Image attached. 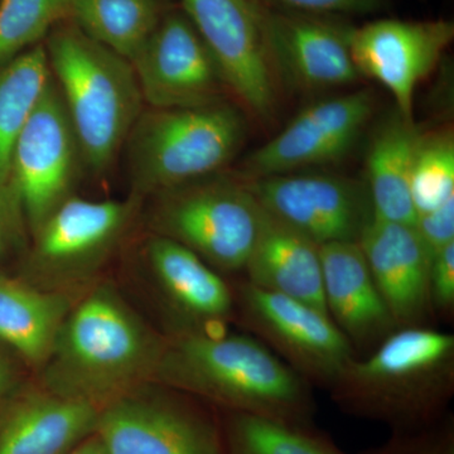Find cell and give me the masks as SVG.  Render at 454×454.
Masks as SVG:
<instances>
[{
  "mask_svg": "<svg viewBox=\"0 0 454 454\" xmlns=\"http://www.w3.org/2000/svg\"><path fill=\"white\" fill-rule=\"evenodd\" d=\"M167 337L155 333L110 283L76 298L42 365L40 385L98 409L148 384Z\"/></svg>",
  "mask_w": 454,
  "mask_h": 454,
  "instance_id": "6da1fadb",
  "label": "cell"
},
{
  "mask_svg": "<svg viewBox=\"0 0 454 454\" xmlns=\"http://www.w3.org/2000/svg\"><path fill=\"white\" fill-rule=\"evenodd\" d=\"M153 382L227 413L313 427L316 404L309 382L253 336H168Z\"/></svg>",
  "mask_w": 454,
  "mask_h": 454,
  "instance_id": "7a4b0ae2",
  "label": "cell"
},
{
  "mask_svg": "<svg viewBox=\"0 0 454 454\" xmlns=\"http://www.w3.org/2000/svg\"><path fill=\"white\" fill-rule=\"evenodd\" d=\"M343 413L409 432L438 422L454 394V336L417 327L389 334L365 360L354 358L333 387Z\"/></svg>",
  "mask_w": 454,
  "mask_h": 454,
  "instance_id": "3957f363",
  "label": "cell"
},
{
  "mask_svg": "<svg viewBox=\"0 0 454 454\" xmlns=\"http://www.w3.org/2000/svg\"><path fill=\"white\" fill-rule=\"evenodd\" d=\"M46 38L51 74L82 162L94 172H106L145 109L133 65L67 20Z\"/></svg>",
  "mask_w": 454,
  "mask_h": 454,
  "instance_id": "277c9868",
  "label": "cell"
},
{
  "mask_svg": "<svg viewBox=\"0 0 454 454\" xmlns=\"http://www.w3.org/2000/svg\"><path fill=\"white\" fill-rule=\"evenodd\" d=\"M243 114L225 101L143 109L125 140L131 195L140 199L217 175L245 138Z\"/></svg>",
  "mask_w": 454,
  "mask_h": 454,
  "instance_id": "5b68a950",
  "label": "cell"
},
{
  "mask_svg": "<svg viewBox=\"0 0 454 454\" xmlns=\"http://www.w3.org/2000/svg\"><path fill=\"white\" fill-rule=\"evenodd\" d=\"M143 202L131 193L121 201L68 197L29 236L20 279L44 291L82 294L124 241Z\"/></svg>",
  "mask_w": 454,
  "mask_h": 454,
  "instance_id": "8992f818",
  "label": "cell"
},
{
  "mask_svg": "<svg viewBox=\"0 0 454 454\" xmlns=\"http://www.w3.org/2000/svg\"><path fill=\"white\" fill-rule=\"evenodd\" d=\"M149 226L217 273L244 271L262 208L243 179L210 176L152 197Z\"/></svg>",
  "mask_w": 454,
  "mask_h": 454,
  "instance_id": "52a82bcc",
  "label": "cell"
},
{
  "mask_svg": "<svg viewBox=\"0 0 454 454\" xmlns=\"http://www.w3.org/2000/svg\"><path fill=\"white\" fill-rule=\"evenodd\" d=\"M241 325L309 384L330 389L355 349L327 313L244 282L236 292Z\"/></svg>",
  "mask_w": 454,
  "mask_h": 454,
  "instance_id": "ba28073f",
  "label": "cell"
},
{
  "mask_svg": "<svg viewBox=\"0 0 454 454\" xmlns=\"http://www.w3.org/2000/svg\"><path fill=\"white\" fill-rule=\"evenodd\" d=\"M184 13L219 66L223 82L247 110L270 115L278 74L269 43L268 9L258 0H182Z\"/></svg>",
  "mask_w": 454,
  "mask_h": 454,
  "instance_id": "9c48e42d",
  "label": "cell"
},
{
  "mask_svg": "<svg viewBox=\"0 0 454 454\" xmlns=\"http://www.w3.org/2000/svg\"><path fill=\"white\" fill-rule=\"evenodd\" d=\"M95 434L109 454H226L223 424L149 384L101 409Z\"/></svg>",
  "mask_w": 454,
  "mask_h": 454,
  "instance_id": "30bf717a",
  "label": "cell"
},
{
  "mask_svg": "<svg viewBox=\"0 0 454 454\" xmlns=\"http://www.w3.org/2000/svg\"><path fill=\"white\" fill-rule=\"evenodd\" d=\"M82 151L53 79L20 133L12 158L16 190L29 236L74 195Z\"/></svg>",
  "mask_w": 454,
  "mask_h": 454,
  "instance_id": "8fae6325",
  "label": "cell"
},
{
  "mask_svg": "<svg viewBox=\"0 0 454 454\" xmlns=\"http://www.w3.org/2000/svg\"><path fill=\"white\" fill-rule=\"evenodd\" d=\"M262 210L315 243L357 241L372 206L363 184L325 173H286L244 181Z\"/></svg>",
  "mask_w": 454,
  "mask_h": 454,
  "instance_id": "7c38bea8",
  "label": "cell"
},
{
  "mask_svg": "<svg viewBox=\"0 0 454 454\" xmlns=\"http://www.w3.org/2000/svg\"><path fill=\"white\" fill-rule=\"evenodd\" d=\"M373 107L375 97L369 89L313 104L253 152L238 178L254 181L340 160L357 142Z\"/></svg>",
  "mask_w": 454,
  "mask_h": 454,
  "instance_id": "4fadbf2b",
  "label": "cell"
},
{
  "mask_svg": "<svg viewBox=\"0 0 454 454\" xmlns=\"http://www.w3.org/2000/svg\"><path fill=\"white\" fill-rule=\"evenodd\" d=\"M130 64L145 104L155 109L210 106L227 90L201 35L178 12L164 14Z\"/></svg>",
  "mask_w": 454,
  "mask_h": 454,
  "instance_id": "5bb4252c",
  "label": "cell"
},
{
  "mask_svg": "<svg viewBox=\"0 0 454 454\" xmlns=\"http://www.w3.org/2000/svg\"><path fill=\"white\" fill-rule=\"evenodd\" d=\"M453 38L450 20H379L354 27L349 47L361 77L380 82L396 110L413 118L415 90L437 67Z\"/></svg>",
  "mask_w": 454,
  "mask_h": 454,
  "instance_id": "9a60e30c",
  "label": "cell"
},
{
  "mask_svg": "<svg viewBox=\"0 0 454 454\" xmlns=\"http://www.w3.org/2000/svg\"><path fill=\"white\" fill-rule=\"evenodd\" d=\"M145 258L155 295L172 328L170 336L219 333L235 318L234 292L196 254L153 234Z\"/></svg>",
  "mask_w": 454,
  "mask_h": 454,
  "instance_id": "2e32d148",
  "label": "cell"
},
{
  "mask_svg": "<svg viewBox=\"0 0 454 454\" xmlns=\"http://www.w3.org/2000/svg\"><path fill=\"white\" fill-rule=\"evenodd\" d=\"M267 23L278 76L293 88L316 91L360 79L349 47L354 27L342 18L274 9Z\"/></svg>",
  "mask_w": 454,
  "mask_h": 454,
  "instance_id": "e0dca14e",
  "label": "cell"
},
{
  "mask_svg": "<svg viewBox=\"0 0 454 454\" xmlns=\"http://www.w3.org/2000/svg\"><path fill=\"white\" fill-rule=\"evenodd\" d=\"M357 243L397 330L422 325L432 313V256L415 226L372 215Z\"/></svg>",
  "mask_w": 454,
  "mask_h": 454,
  "instance_id": "ac0fdd59",
  "label": "cell"
},
{
  "mask_svg": "<svg viewBox=\"0 0 454 454\" xmlns=\"http://www.w3.org/2000/svg\"><path fill=\"white\" fill-rule=\"evenodd\" d=\"M100 409L40 384L0 409V454H67L94 434Z\"/></svg>",
  "mask_w": 454,
  "mask_h": 454,
  "instance_id": "d6986e66",
  "label": "cell"
},
{
  "mask_svg": "<svg viewBox=\"0 0 454 454\" xmlns=\"http://www.w3.org/2000/svg\"><path fill=\"white\" fill-rule=\"evenodd\" d=\"M328 315L351 345L372 348L397 330L357 241L321 245Z\"/></svg>",
  "mask_w": 454,
  "mask_h": 454,
  "instance_id": "ffe728a7",
  "label": "cell"
},
{
  "mask_svg": "<svg viewBox=\"0 0 454 454\" xmlns=\"http://www.w3.org/2000/svg\"><path fill=\"white\" fill-rule=\"evenodd\" d=\"M244 271L247 283L303 301L328 315L321 245L264 210Z\"/></svg>",
  "mask_w": 454,
  "mask_h": 454,
  "instance_id": "44dd1931",
  "label": "cell"
},
{
  "mask_svg": "<svg viewBox=\"0 0 454 454\" xmlns=\"http://www.w3.org/2000/svg\"><path fill=\"white\" fill-rule=\"evenodd\" d=\"M77 297L0 274V343L40 370Z\"/></svg>",
  "mask_w": 454,
  "mask_h": 454,
  "instance_id": "7402d4cb",
  "label": "cell"
},
{
  "mask_svg": "<svg viewBox=\"0 0 454 454\" xmlns=\"http://www.w3.org/2000/svg\"><path fill=\"white\" fill-rule=\"evenodd\" d=\"M420 131L399 110L381 122L367 152V191L373 216L415 225L411 177Z\"/></svg>",
  "mask_w": 454,
  "mask_h": 454,
  "instance_id": "603a6c76",
  "label": "cell"
},
{
  "mask_svg": "<svg viewBox=\"0 0 454 454\" xmlns=\"http://www.w3.org/2000/svg\"><path fill=\"white\" fill-rule=\"evenodd\" d=\"M51 79L43 43L0 64V184H12V158L17 140Z\"/></svg>",
  "mask_w": 454,
  "mask_h": 454,
  "instance_id": "cb8c5ba5",
  "label": "cell"
},
{
  "mask_svg": "<svg viewBox=\"0 0 454 454\" xmlns=\"http://www.w3.org/2000/svg\"><path fill=\"white\" fill-rule=\"evenodd\" d=\"M163 16L160 0H70L68 20L131 61Z\"/></svg>",
  "mask_w": 454,
  "mask_h": 454,
  "instance_id": "d4e9b609",
  "label": "cell"
},
{
  "mask_svg": "<svg viewBox=\"0 0 454 454\" xmlns=\"http://www.w3.org/2000/svg\"><path fill=\"white\" fill-rule=\"evenodd\" d=\"M223 429L226 454H346L315 426L226 411Z\"/></svg>",
  "mask_w": 454,
  "mask_h": 454,
  "instance_id": "484cf974",
  "label": "cell"
},
{
  "mask_svg": "<svg viewBox=\"0 0 454 454\" xmlns=\"http://www.w3.org/2000/svg\"><path fill=\"white\" fill-rule=\"evenodd\" d=\"M411 195L417 217L435 210L448 200L453 199L452 129L420 133L411 169Z\"/></svg>",
  "mask_w": 454,
  "mask_h": 454,
  "instance_id": "4316f807",
  "label": "cell"
},
{
  "mask_svg": "<svg viewBox=\"0 0 454 454\" xmlns=\"http://www.w3.org/2000/svg\"><path fill=\"white\" fill-rule=\"evenodd\" d=\"M68 16L70 0H0V64L41 43Z\"/></svg>",
  "mask_w": 454,
  "mask_h": 454,
  "instance_id": "83f0119b",
  "label": "cell"
},
{
  "mask_svg": "<svg viewBox=\"0 0 454 454\" xmlns=\"http://www.w3.org/2000/svg\"><path fill=\"white\" fill-rule=\"evenodd\" d=\"M361 454H454V419L447 413L424 428L393 432L387 443Z\"/></svg>",
  "mask_w": 454,
  "mask_h": 454,
  "instance_id": "f1b7e54d",
  "label": "cell"
},
{
  "mask_svg": "<svg viewBox=\"0 0 454 454\" xmlns=\"http://www.w3.org/2000/svg\"><path fill=\"white\" fill-rule=\"evenodd\" d=\"M29 230L25 211L12 184H0V264L16 253L25 255Z\"/></svg>",
  "mask_w": 454,
  "mask_h": 454,
  "instance_id": "f546056e",
  "label": "cell"
},
{
  "mask_svg": "<svg viewBox=\"0 0 454 454\" xmlns=\"http://www.w3.org/2000/svg\"><path fill=\"white\" fill-rule=\"evenodd\" d=\"M268 2L278 11L340 18L376 13L384 5V0H268Z\"/></svg>",
  "mask_w": 454,
  "mask_h": 454,
  "instance_id": "4dcf8cb0",
  "label": "cell"
},
{
  "mask_svg": "<svg viewBox=\"0 0 454 454\" xmlns=\"http://www.w3.org/2000/svg\"><path fill=\"white\" fill-rule=\"evenodd\" d=\"M429 298L432 312L450 315L454 307V243L435 254L430 264Z\"/></svg>",
  "mask_w": 454,
  "mask_h": 454,
  "instance_id": "1f68e13d",
  "label": "cell"
},
{
  "mask_svg": "<svg viewBox=\"0 0 454 454\" xmlns=\"http://www.w3.org/2000/svg\"><path fill=\"white\" fill-rule=\"evenodd\" d=\"M414 226L433 259L454 243V197L435 210L418 216Z\"/></svg>",
  "mask_w": 454,
  "mask_h": 454,
  "instance_id": "d6a6232c",
  "label": "cell"
},
{
  "mask_svg": "<svg viewBox=\"0 0 454 454\" xmlns=\"http://www.w3.org/2000/svg\"><path fill=\"white\" fill-rule=\"evenodd\" d=\"M17 372L11 358L0 346V409L17 393Z\"/></svg>",
  "mask_w": 454,
  "mask_h": 454,
  "instance_id": "836d02e7",
  "label": "cell"
},
{
  "mask_svg": "<svg viewBox=\"0 0 454 454\" xmlns=\"http://www.w3.org/2000/svg\"><path fill=\"white\" fill-rule=\"evenodd\" d=\"M67 454H109L101 443L98 435L91 434L90 437L83 439L82 443L77 444L74 450H71Z\"/></svg>",
  "mask_w": 454,
  "mask_h": 454,
  "instance_id": "e575fe53",
  "label": "cell"
}]
</instances>
